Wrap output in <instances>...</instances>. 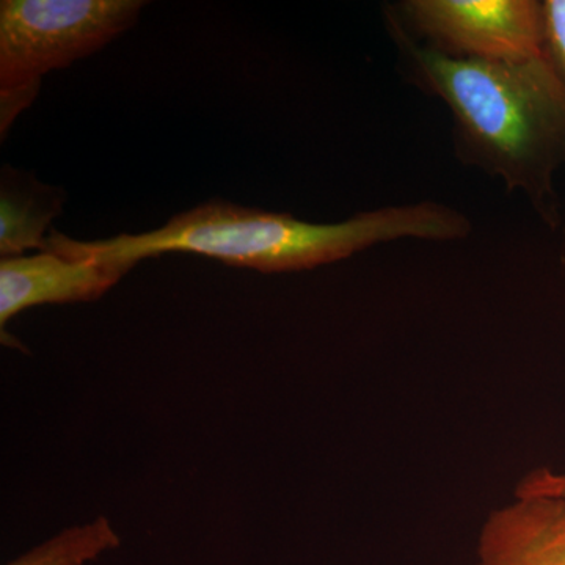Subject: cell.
<instances>
[{
	"mask_svg": "<svg viewBox=\"0 0 565 565\" xmlns=\"http://www.w3.org/2000/svg\"><path fill=\"white\" fill-rule=\"evenodd\" d=\"M388 22L412 82L451 111L459 159L522 192L546 225H559L555 181L565 167V85L544 55L459 57Z\"/></svg>",
	"mask_w": 565,
	"mask_h": 565,
	"instance_id": "1",
	"label": "cell"
},
{
	"mask_svg": "<svg viewBox=\"0 0 565 565\" xmlns=\"http://www.w3.org/2000/svg\"><path fill=\"white\" fill-rule=\"evenodd\" d=\"M470 233L471 223L462 212L433 202L364 211L343 222L311 223L217 200L181 212L148 233L76 241L52 232L44 250L66 258L110 259L132 266L162 253H196L275 274L341 262L393 241H459Z\"/></svg>",
	"mask_w": 565,
	"mask_h": 565,
	"instance_id": "2",
	"label": "cell"
},
{
	"mask_svg": "<svg viewBox=\"0 0 565 565\" xmlns=\"http://www.w3.org/2000/svg\"><path fill=\"white\" fill-rule=\"evenodd\" d=\"M141 0H2L0 132L6 136L52 70L103 50L136 24Z\"/></svg>",
	"mask_w": 565,
	"mask_h": 565,
	"instance_id": "3",
	"label": "cell"
},
{
	"mask_svg": "<svg viewBox=\"0 0 565 565\" xmlns=\"http://www.w3.org/2000/svg\"><path fill=\"white\" fill-rule=\"evenodd\" d=\"M394 21L427 46L479 61L542 54V6L535 0H408Z\"/></svg>",
	"mask_w": 565,
	"mask_h": 565,
	"instance_id": "4",
	"label": "cell"
},
{
	"mask_svg": "<svg viewBox=\"0 0 565 565\" xmlns=\"http://www.w3.org/2000/svg\"><path fill=\"white\" fill-rule=\"evenodd\" d=\"M134 267L110 259L66 258L50 250L2 258L0 327L36 305L98 300Z\"/></svg>",
	"mask_w": 565,
	"mask_h": 565,
	"instance_id": "5",
	"label": "cell"
},
{
	"mask_svg": "<svg viewBox=\"0 0 565 565\" xmlns=\"http://www.w3.org/2000/svg\"><path fill=\"white\" fill-rule=\"evenodd\" d=\"M478 565H565V498H516L482 527Z\"/></svg>",
	"mask_w": 565,
	"mask_h": 565,
	"instance_id": "6",
	"label": "cell"
},
{
	"mask_svg": "<svg viewBox=\"0 0 565 565\" xmlns=\"http://www.w3.org/2000/svg\"><path fill=\"white\" fill-rule=\"evenodd\" d=\"M65 195L41 184L32 174L6 167L0 184V255L22 256L25 250L43 252L52 218L62 211Z\"/></svg>",
	"mask_w": 565,
	"mask_h": 565,
	"instance_id": "7",
	"label": "cell"
},
{
	"mask_svg": "<svg viewBox=\"0 0 565 565\" xmlns=\"http://www.w3.org/2000/svg\"><path fill=\"white\" fill-rule=\"evenodd\" d=\"M121 545L106 516L74 525L6 565H87Z\"/></svg>",
	"mask_w": 565,
	"mask_h": 565,
	"instance_id": "8",
	"label": "cell"
},
{
	"mask_svg": "<svg viewBox=\"0 0 565 565\" xmlns=\"http://www.w3.org/2000/svg\"><path fill=\"white\" fill-rule=\"evenodd\" d=\"M542 54L565 85V0H544Z\"/></svg>",
	"mask_w": 565,
	"mask_h": 565,
	"instance_id": "9",
	"label": "cell"
},
{
	"mask_svg": "<svg viewBox=\"0 0 565 565\" xmlns=\"http://www.w3.org/2000/svg\"><path fill=\"white\" fill-rule=\"evenodd\" d=\"M530 497L565 498V473H556V471L542 468V470L526 475L516 487V498Z\"/></svg>",
	"mask_w": 565,
	"mask_h": 565,
	"instance_id": "10",
	"label": "cell"
}]
</instances>
